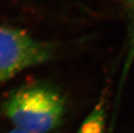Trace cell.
<instances>
[{
  "label": "cell",
  "mask_w": 134,
  "mask_h": 133,
  "mask_svg": "<svg viewBox=\"0 0 134 133\" xmlns=\"http://www.w3.org/2000/svg\"><path fill=\"white\" fill-rule=\"evenodd\" d=\"M9 133H29V132H27L26 131H23V130H20V129L14 128V129H12V130H11Z\"/></svg>",
  "instance_id": "obj_4"
},
{
  "label": "cell",
  "mask_w": 134,
  "mask_h": 133,
  "mask_svg": "<svg viewBox=\"0 0 134 133\" xmlns=\"http://www.w3.org/2000/svg\"><path fill=\"white\" fill-rule=\"evenodd\" d=\"M55 49L52 43L35 39L25 31L0 27V83L52 60Z\"/></svg>",
  "instance_id": "obj_2"
},
{
  "label": "cell",
  "mask_w": 134,
  "mask_h": 133,
  "mask_svg": "<svg viewBox=\"0 0 134 133\" xmlns=\"http://www.w3.org/2000/svg\"><path fill=\"white\" fill-rule=\"evenodd\" d=\"M4 111L16 128L29 133H48L61 123L65 103L53 88L33 85L10 94L4 104Z\"/></svg>",
  "instance_id": "obj_1"
},
{
  "label": "cell",
  "mask_w": 134,
  "mask_h": 133,
  "mask_svg": "<svg viewBox=\"0 0 134 133\" xmlns=\"http://www.w3.org/2000/svg\"><path fill=\"white\" fill-rule=\"evenodd\" d=\"M133 42H132V47H131V54H130V59H129V61L131 60V58H132L134 55V33H133Z\"/></svg>",
  "instance_id": "obj_5"
},
{
  "label": "cell",
  "mask_w": 134,
  "mask_h": 133,
  "mask_svg": "<svg viewBox=\"0 0 134 133\" xmlns=\"http://www.w3.org/2000/svg\"><path fill=\"white\" fill-rule=\"evenodd\" d=\"M105 123V105L100 101L85 118L77 133H104Z\"/></svg>",
  "instance_id": "obj_3"
}]
</instances>
